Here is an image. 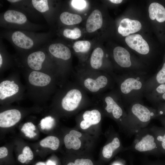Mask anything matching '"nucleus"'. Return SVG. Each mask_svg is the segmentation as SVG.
<instances>
[{
  "label": "nucleus",
  "instance_id": "f257e3e1",
  "mask_svg": "<svg viewBox=\"0 0 165 165\" xmlns=\"http://www.w3.org/2000/svg\"><path fill=\"white\" fill-rule=\"evenodd\" d=\"M125 149L157 156L162 154L153 132L147 127L140 130L132 144Z\"/></svg>",
  "mask_w": 165,
  "mask_h": 165
},
{
  "label": "nucleus",
  "instance_id": "f03ea898",
  "mask_svg": "<svg viewBox=\"0 0 165 165\" xmlns=\"http://www.w3.org/2000/svg\"><path fill=\"white\" fill-rule=\"evenodd\" d=\"M129 117L140 130L147 127L151 119L159 116L156 111L151 110L139 103L131 105L128 110Z\"/></svg>",
  "mask_w": 165,
  "mask_h": 165
},
{
  "label": "nucleus",
  "instance_id": "7ed1b4c3",
  "mask_svg": "<svg viewBox=\"0 0 165 165\" xmlns=\"http://www.w3.org/2000/svg\"><path fill=\"white\" fill-rule=\"evenodd\" d=\"M126 43L132 49L141 54H146L149 51L147 42L139 34L129 35L125 39Z\"/></svg>",
  "mask_w": 165,
  "mask_h": 165
},
{
  "label": "nucleus",
  "instance_id": "20e7f679",
  "mask_svg": "<svg viewBox=\"0 0 165 165\" xmlns=\"http://www.w3.org/2000/svg\"><path fill=\"white\" fill-rule=\"evenodd\" d=\"M82 97V94L79 90L76 89L71 90L62 99V106L66 111H73L78 107Z\"/></svg>",
  "mask_w": 165,
  "mask_h": 165
},
{
  "label": "nucleus",
  "instance_id": "39448f33",
  "mask_svg": "<svg viewBox=\"0 0 165 165\" xmlns=\"http://www.w3.org/2000/svg\"><path fill=\"white\" fill-rule=\"evenodd\" d=\"M21 114L16 109L7 110L0 113V127L8 128L16 124L20 120Z\"/></svg>",
  "mask_w": 165,
  "mask_h": 165
},
{
  "label": "nucleus",
  "instance_id": "423d86ee",
  "mask_svg": "<svg viewBox=\"0 0 165 165\" xmlns=\"http://www.w3.org/2000/svg\"><path fill=\"white\" fill-rule=\"evenodd\" d=\"M141 28V24L139 21L124 18L120 22L118 32L123 36H127L139 31Z\"/></svg>",
  "mask_w": 165,
  "mask_h": 165
},
{
  "label": "nucleus",
  "instance_id": "0eeeda50",
  "mask_svg": "<svg viewBox=\"0 0 165 165\" xmlns=\"http://www.w3.org/2000/svg\"><path fill=\"white\" fill-rule=\"evenodd\" d=\"M102 24L101 13L98 9H95L92 12L87 20L86 30L89 33L93 32L101 28Z\"/></svg>",
  "mask_w": 165,
  "mask_h": 165
},
{
  "label": "nucleus",
  "instance_id": "6e6552de",
  "mask_svg": "<svg viewBox=\"0 0 165 165\" xmlns=\"http://www.w3.org/2000/svg\"><path fill=\"white\" fill-rule=\"evenodd\" d=\"M113 56L116 62L121 67L128 68L131 66L130 53L125 48L120 46L115 48L113 50Z\"/></svg>",
  "mask_w": 165,
  "mask_h": 165
},
{
  "label": "nucleus",
  "instance_id": "1a4fd4ad",
  "mask_svg": "<svg viewBox=\"0 0 165 165\" xmlns=\"http://www.w3.org/2000/svg\"><path fill=\"white\" fill-rule=\"evenodd\" d=\"M83 117L84 120L81 122L80 126L82 129H86L92 125L98 123L101 120V115L98 110L94 109L85 111Z\"/></svg>",
  "mask_w": 165,
  "mask_h": 165
},
{
  "label": "nucleus",
  "instance_id": "9d476101",
  "mask_svg": "<svg viewBox=\"0 0 165 165\" xmlns=\"http://www.w3.org/2000/svg\"><path fill=\"white\" fill-rule=\"evenodd\" d=\"M49 51L54 57L65 60L69 59L71 56V52L68 48L61 43L50 45L49 47Z\"/></svg>",
  "mask_w": 165,
  "mask_h": 165
},
{
  "label": "nucleus",
  "instance_id": "9b49d317",
  "mask_svg": "<svg viewBox=\"0 0 165 165\" xmlns=\"http://www.w3.org/2000/svg\"><path fill=\"white\" fill-rule=\"evenodd\" d=\"M18 85L14 81H4L0 84V99L2 100L11 97L19 91Z\"/></svg>",
  "mask_w": 165,
  "mask_h": 165
},
{
  "label": "nucleus",
  "instance_id": "f8f14e48",
  "mask_svg": "<svg viewBox=\"0 0 165 165\" xmlns=\"http://www.w3.org/2000/svg\"><path fill=\"white\" fill-rule=\"evenodd\" d=\"M11 38L13 43L20 48L28 49L33 46L34 42L32 39L20 31H17L13 32Z\"/></svg>",
  "mask_w": 165,
  "mask_h": 165
},
{
  "label": "nucleus",
  "instance_id": "ddd939ff",
  "mask_svg": "<svg viewBox=\"0 0 165 165\" xmlns=\"http://www.w3.org/2000/svg\"><path fill=\"white\" fill-rule=\"evenodd\" d=\"M51 80V77L48 75L37 71L31 72L28 77L30 83L36 86H46L50 83Z\"/></svg>",
  "mask_w": 165,
  "mask_h": 165
},
{
  "label": "nucleus",
  "instance_id": "4468645a",
  "mask_svg": "<svg viewBox=\"0 0 165 165\" xmlns=\"http://www.w3.org/2000/svg\"><path fill=\"white\" fill-rule=\"evenodd\" d=\"M82 134L77 131L72 130L67 134L64 138V142L67 149L72 148L74 150L79 149L81 145V141L79 138L82 136Z\"/></svg>",
  "mask_w": 165,
  "mask_h": 165
},
{
  "label": "nucleus",
  "instance_id": "2eb2a0df",
  "mask_svg": "<svg viewBox=\"0 0 165 165\" xmlns=\"http://www.w3.org/2000/svg\"><path fill=\"white\" fill-rule=\"evenodd\" d=\"M149 16L152 20L156 19L159 22L165 21V8L157 2L151 3L148 8Z\"/></svg>",
  "mask_w": 165,
  "mask_h": 165
},
{
  "label": "nucleus",
  "instance_id": "dca6fc26",
  "mask_svg": "<svg viewBox=\"0 0 165 165\" xmlns=\"http://www.w3.org/2000/svg\"><path fill=\"white\" fill-rule=\"evenodd\" d=\"M107 83L108 79L106 77L101 75L95 80L90 78L86 79L84 81V85L90 91L96 92L100 89L105 87Z\"/></svg>",
  "mask_w": 165,
  "mask_h": 165
},
{
  "label": "nucleus",
  "instance_id": "f3484780",
  "mask_svg": "<svg viewBox=\"0 0 165 165\" xmlns=\"http://www.w3.org/2000/svg\"><path fill=\"white\" fill-rule=\"evenodd\" d=\"M45 59V53L41 51L34 52L30 54L28 57L27 62L29 67L32 69L40 70L42 64Z\"/></svg>",
  "mask_w": 165,
  "mask_h": 165
},
{
  "label": "nucleus",
  "instance_id": "a211bd4d",
  "mask_svg": "<svg viewBox=\"0 0 165 165\" xmlns=\"http://www.w3.org/2000/svg\"><path fill=\"white\" fill-rule=\"evenodd\" d=\"M4 17L6 21L18 24L25 23L27 20L26 16L23 13L13 10L6 11L4 14Z\"/></svg>",
  "mask_w": 165,
  "mask_h": 165
},
{
  "label": "nucleus",
  "instance_id": "6ab92c4d",
  "mask_svg": "<svg viewBox=\"0 0 165 165\" xmlns=\"http://www.w3.org/2000/svg\"><path fill=\"white\" fill-rule=\"evenodd\" d=\"M142 86L141 82L134 78H130L126 79L121 84L120 90L124 94H127L133 90H138Z\"/></svg>",
  "mask_w": 165,
  "mask_h": 165
},
{
  "label": "nucleus",
  "instance_id": "aec40b11",
  "mask_svg": "<svg viewBox=\"0 0 165 165\" xmlns=\"http://www.w3.org/2000/svg\"><path fill=\"white\" fill-rule=\"evenodd\" d=\"M150 128L155 136L162 154L165 155V127L153 126Z\"/></svg>",
  "mask_w": 165,
  "mask_h": 165
},
{
  "label": "nucleus",
  "instance_id": "412c9836",
  "mask_svg": "<svg viewBox=\"0 0 165 165\" xmlns=\"http://www.w3.org/2000/svg\"><path fill=\"white\" fill-rule=\"evenodd\" d=\"M121 146L120 141L117 137H114L110 142L105 145L103 148L102 154L103 156L106 159H110L112 156L114 152Z\"/></svg>",
  "mask_w": 165,
  "mask_h": 165
},
{
  "label": "nucleus",
  "instance_id": "4be33fe9",
  "mask_svg": "<svg viewBox=\"0 0 165 165\" xmlns=\"http://www.w3.org/2000/svg\"><path fill=\"white\" fill-rule=\"evenodd\" d=\"M61 22L67 25L78 24L82 21V18L79 15L67 12L62 13L60 16Z\"/></svg>",
  "mask_w": 165,
  "mask_h": 165
},
{
  "label": "nucleus",
  "instance_id": "5701e85b",
  "mask_svg": "<svg viewBox=\"0 0 165 165\" xmlns=\"http://www.w3.org/2000/svg\"><path fill=\"white\" fill-rule=\"evenodd\" d=\"M103 56L104 52L101 48H97L93 51L90 59V64L92 68L97 69L101 67Z\"/></svg>",
  "mask_w": 165,
  "mask_h": 165
},
{
  "label": "nucleus",
  "instance_id": "b1692460",
  "mask_svg": "<svg viewBox=\"0 0 165 165\" xmlns=\"http://www.w3.org/2000/svg\"><path fill=\"white\" fill-rule=\"evenodd\" d=\"M40 145L43 147L49 148L55 150L59 147L60 141L55 136H48L42 140L40 142Z\"/></svg>",
  "mask_w": 165,
  "mask_h": 165
},
{
  "label": "nucleus",
  "instance_id": "393cba45",
  "mask_svg": "<svg viewBox=\"0 0 165 165\" xmlns=\"http://www.w3.org/2000/svg\"><path fill=\"white\" fill-rule=\"evenodd\" d=\"M90 46V43L89 41H78L74 43L73 47L76 52L85 53L89 50Z\"/></svg>",
  "mask_w": 165,
  "mask_h": 165
},
{
  "label": "nucleus",
  "instance_id": "a878e982",
  "mask_svg": "<svg viewBox=\"0 0 165 165\" xmlns=\"http://www.w3.org/2000/svg\"><path fill=\"white\" fill-rule=\"evenodd\" d=\"M36 130L35 126L31 122H27L23 125L21 131L25 136L30 138H32L36 135V134L34 132Z\"/></svg>",
  "mask_w": 165,
  "mask_h": 165
},
{
  "label": "nucleus",
  "instance_id": "bb28decb",
  "mask_svg": "<svg viewBox=\"0 0 165 165\" xmlns=\"http://www.w3.org/2000/svg\"><path fill=\"white\" fill-rule=\"evenodd\" d=\"M31 2L34 7L40 12L44 13L49 9L47 0H32Z\"/></svg>",
  "mask_w": 165,
  "mask_h": 165
},
{
  "label": "nucleus",
  "instance_id": "cd10ccee",
  "mask_svg": "<svg viewBox=\"0 0 165 165\" xmlns=\"http://www.w3.org/2000/svg\"><path fill=\"white\" fill-rule=\"evenodd\" d=\"M63 34L67 38L72 39H76L81 36V32L79 28H75L72 30L69 29H64L63 32Z\"/></svg>",
  "mask_w": 165,
  "mask_h": 165
},
{
  "label": "nucleus",
  "instance_id": "c85d7f7f",
  "mask_svg": "<svg viewBox=\"0 0 165 165\" xmlns=\"http://www.w3.org/2000/svg\"><path fill=\"white\" fill-rule=\"evenodd\" d=\"M54 123V119L50 116H48L41 120L40 127L42 130H49L53 127Z\"/></svg>",
  "mask_w": 165,
  "mask_h": 165
},
{
  "label": "nucleus",
  "instance_id": "c756f323",
  "mask_svg": "<svg viewBox=\"0 0 165 165\" xmlns=\"http://www.w3.org/2000/svg\"><path fill=\"white\" fill-rule=\"evenodd\" d=\"M156 80L159 83L162 84L165 83V62L162 68L157 73Z\"/></svg>",
  "mask_w": 165,
  "mask_h": 165
},
{
  "label": "nucleus",
  "instance_id": "7c9ffc66",
  "mask_svg": "<svg viewBox=\"0 0 165 165\" xmlns=\"http://www.w3.org/2000/svg\"><path fill=\"white\" fill-rule=\"evenodd\" d=\"M22 154L27 160H31L33 158V153L31 148L28 146H26L24 148Z\"/></svg>",
  "mask_w": 165,
  "mask_h": 165
},
{
  "label": "nucleus",
  "instance_id": "2f4dec72",
  "mask_svg": "<svg viewBox=\"0 0 165 165\" xmlns=\"http://www.w3.org/2000/svg\"><path fill=\"white\" fill-rule=\"evenodd\" d=\"M72 3L73 7L79 9L84 8L86 5V1L83 0H73Z\"/></svg>",
  "mask_w": 165,
  "mask_h": 165
},
{
  "label": "nucleus",
  "instance_id": "473e14b6",
  "mask_svg": "<svg viewBox=\"0 0 165 165\" xmlns=\"http://www.w3.org/2000/svg\"><path fill=\"white\" fill-rule=\"evenodd\" d=\"M74 163L75 165H94L91 160L87 159H77Z\"/></svg>",
  "mask_w": 165,
  "mask_h": 165
},
{
  "label": "nucleus",
  "instance_id": "72a5a7b5",
  "mask_svg": "<svg viewBox=\"0 0 165 165\" xmlns=\"http://www.w3.org/2000/svg\"><path fill=\"white\" fill-rule=\"evenodd\" d=\"M8 154V150L7 148L4 146L0 148V158L2 159L6 157Z\"/></svg>",
  "mask_w": 165,
  "mask_h": 165
},
{
  "label": "nucleus",
  "instance_id": "f704fd0d",
  "mask_svg": "<svg viewBox=\"0 0 165 165\" xmlns=\"http://www.w3.org/2000/svg\"><path fill=\"white\" fill-rule=\"evenodd\" d=\"M157 92L160 94H163L165 93V83L161 84L156 88Z\"/></svg>",
  "mask_w": 165,
  "mask_h": 165
},
{
  "label": "nucleus",
  "instance_id": "c9c22d12",
  "mask_svg": "<svg viewBox=\"0 0 165 165\" xmlns=\"http://www.w3.org/2000/svg\"><path fill=\"white\" fill-rule=\"evenodd\" d=\"M158 113L159 116H165V104L159 108Z\"/></svg>",
  "mask_w": 165,
  "mask_h": 165
},
{
  "label": "nucleus",
  "instance_id": "e433bc0d",
  "mask_svg": "<svg viewBox=\"0 0 165 165\" xmlns=\"http://www.w3.org/2000/svg\"><path fill=\"white\" fill-rule=\"evenodd\" d=\"M18 161L21 163H25L27 160L22 154H20L18 156Z\"/></svg>",
  "mask_w": 165,
  "mask_h": 165
},
{
  "label": "nucleus",
  "instance_id": "4c0bfd02",
  "mask_svg": "<svg viewBox=\"0 0 165 165\" xmlns=\"http://www.w3.org/2000/svg\"><path fill=\"white\" fill-rule=\"evenodd\" d=\"M147 165H165V162L162 161H157L152 162Z\"/></svg>",
  "mask_w": 165,
  "mask_h": 165
},
{
  "label": "nucleus",
  "instance_id": "58836bf2",
  "mask_svg": "<svg viewBox=\"0 0 165 165\" xmlns=\"http://www.w3.org/2000/svg\"><path fill=\"white\" fill-rule=\"evenodd\" d=\"M159 118V119L163 127H165V116H161Z\"/></svg>",
  "mask_w": 165,
  "mask_h": 165
},
{
  "label": "nucleus",
  "instance_id": "ea45409f",
  "mask_svg": "<svg viewBox=\"0 0 165 165\" xmlns=\"http://www.w3.org/2000/svg\"><path fill=\"white\" fill-rule=\"evenodd\" d=\"M111 2L115 4H119L123 1L122 0H110Z\"/></svg>",
  "mask_w": 165,
  "mask_h": 165
},
{
  "label": "nucleus",
  "instance_id": "a19ab883",
  "mask_svg": "<svg viewBox=\"0 0 165 165\" xmlns=\"http://www.w3.org/2000/svg\"><path fill=\"white\" fill-rule=\"evenodd\" d=\"M46 164V165H56L54 162L50 160H49L47 161Z\"/></svg>",
  "mask_w": 165,
  "mask_h": 165
},
{
  "label": "nucleus",
  "instance_id": "79ce46f5",
  "mask_svg": "<svg viewBox=\"0 0 165 165\" xmlns=\"http://www.w3.org/2000/svg\"><path fill=\"white\" fill-rule=\"evenodd\" d=\"M35 165H46V164L43 162H38Z\"/></svg>",
  "mask_w": 165,
  "mask_h": 165
},
{
  "label": "nucleus",
  "instance_id": "37998d69",
  "mask_svg": "<svg viewBox=\"0 0 165 165\" xmlns=\"http://www.w3.org/2000/svg\"><path fill=\"white\" fill-rule=\"evenodd\" d=\"M7 1L11 2H16L20 1L19 0H8Z\"/></svg>",
  "mask_w": 165,
  "mask_h": 165
},
{
  "label": "nucleus",
  "instance_id": "c03bdc74",
  "mask_svg": "<svg viewBox=\"0 0 165 165\" xmlns=\"http://www.w3.org/2000/svg\"><path fill=\"white\" fill-rule=\"evenodd\" d=\"M2 63V59L1 54H0V67L1 66V65Z\"/></svg>",
  "mask_w": 165,
  "mask_h": 165
},
{
  "label": "nucleus",
  "instance_id": "a18cd8bd",
  "mask_svg": "<svg viewBox=\"0 0 165 165\" xmlns=\"http://www.w3.org/2000/svg\"><path fill=\"white\" fill-rule=\"evenodd\" d=\"M162 97L163 100H165V93L163 94Z\"/></svg>",
  "mask_w": 165,
  "mask_h": 165
},
{
  "label": "nucleus",
  "instance_id": "49530a36",
  "mask_svg": "<svg viewBox=\"0 0 165 165\" xmlns=\"http://www.w3.org/2000/svg\"><path fill=\"white\" fill-rule=\"evenodd\" d=\"M67 165H75L74 163L72 162H70L68 163Z\"/></svg>",
  "mask_w": 165,
  "mask_h": 165
}]
</instances>
